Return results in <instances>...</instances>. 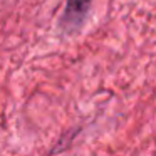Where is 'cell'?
Masks as SVG:
<instances>
[{
	"label": "cell",
	"instance_id": "1",
	"mask_svg": "<svg viewBox=\"0 0 156 156\" xmlns=\"http://www.w3.org/2000/svg\"><path fill=\"white\" fill-rule=\"evenodd\" d=\"M92 0H66L64 10L59 19V29L64 34H74L82 27Z\"/></svg>",
	"mask_w": 156,
	"mask_h": 156
}]
</instances>
